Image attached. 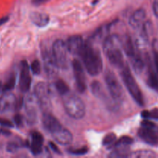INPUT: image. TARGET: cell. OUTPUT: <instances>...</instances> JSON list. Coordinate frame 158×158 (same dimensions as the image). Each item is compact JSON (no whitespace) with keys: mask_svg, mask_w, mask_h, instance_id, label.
Masks as SVG:
<instances>
[{"mask_svg":"<svg viewBox=\"0 0 158 158\" xmlns=\"http://www.w3.org/2000/svg\"><path fill=\"white\" fill-rule=\"evenodd\" d=\"M16 98L15 96L9 93H6L0 98V112H9L15 109Z\"/></svg>","mask_w":158,"mask_h":158,"instance_id":"d6986e66","label":"cell"},{"mask_svg":"<svg viewBox=\"0 0 158 158\" xmlns=\"http://www.w3.org/2000/svg\"><path fill=\"white\" fill-rule=\"evenodd\" d=\"M121 45L126 55L131 60L134 58L139 52V51L136 48L135 43H134V41H133V40L130 35H125L124 38L121 40Z\"/></svg>","mask_w":158,"mask_h":158,"instance_id":"ffe728a7","label":"cell"},{"mask_svg":"<svg viewBox=\"0 0 158 158\" xmlns=\"http://www.w3.org/2000/svg\"><path fill=\"white\" fill-rule=\"evenodd\" d=\"M147 61L148 63V78H147V83L148 86L154 89V91L158 94V74L157 72L154 71L151 66V63L149 60V57L148 56Z\"/></svg>","mask_w":158,"mask_h":158,"instance_id":"44dd1931","label":"cell"},{"mask_svg":"<svg viewBox=\"0 0 158 158\" xmlns=\"http://www.w3.org/2000/svg\"><path fill=\"white\" fill-rule=\"evenodd\" d=\"M35 97L40 103L41 109H44V112H49L48 109L51 106L50 89L46 83H37L34 92Z\"/></svg>","mask_w":158,"mask_h":158,"instance_id":"52a82bcc","label":"cell"},{"mask_svg":"<svg viewBox=\"0 0 158 158\" xmlns=\"http://www.w3.org/2000/svg\"><path fill=\"white\" fill-rule=\"evenodd\" d=\"M30 70L35 75H39L40 73V72H41V63L38 60H35L31 63Z\"/></svg>","mask_w":158,"mask_h":158,"instance_id":"d6a6232c","label":"cell"},{"mask_svg":"<svg viewBox=\"0 0 158 158\" xmlns=\"http://www.w3.org/2000/svg\"><path fill=\"white\" fill-rule=\"evenodd\" d=\"M117 140V136L114 133H109L106 134L103 139V145L106 147H111L114 145V143Z\"/></svg>","mask_w":158,"mask_h":158,"instance_id":"f1b7e54d","label":"cell"},{"mask_svg":"<svg viewBox=\"0 0 158 158\" xmlns=\"http://www.w3.org/2000/svg\"><path fill=\"white\" fill-rule=\"evenodd\" d=\"M88 152V148L86 147H83V148H76V149H69L68 150V153L73 155H77V156H80V155H84V154H87Z\"/></svg>","mask_w":158,"mask_h":158,"instance_id":"1f68e13d","label":"cell"},{"mask_svg":"<svg viewBox=\"0 0 158 158\" xmlns=\"http://www.w3.org/2000/svg\"><path fill=\"white\" fill-rule=\"evenodd\" d=\"M0 148H1V146H0Z\"/></svg>","mask_w":158,"mask_h":158,"instance_id":"ee69618b","label":"cell"},{"mask_svg":"<svg viewBox=\"0 0 158 158\" xmlns=\"http://www.w3.org/2000/svg\"><path fill=\"white\" fill-rule=\"evenodd\" d=\"M29 19L32 23L38 27H44L49 23V16L43 12H32L29 15Z\"/></svg>","mask_w":158,"mask_h":158,"instance_id":"7402d4cb","label":"cell"},{"mask_svg":"<svg viewBox=\"0 0 158 158\" xmlns=\"http://www.w3.org/2000/svg\"><path fill=\"white\" fill-rule=\"evenodd\" d=\"M25 110L30 122H35L38 116L39 110L41 109L40 103L35 97V94H29L24 100Z\"/></svg>","mask_w":158,"mask_h":158,"instance_id":"30bf717a","label":"cell"},{"mask_svg":"<svg viewBox=\"0 0 158 158\" xmlns=\"http://www.w3.org/2000/svg\"><path fill=\"white\" fill-rule=\"evenodd\" d=\"M68 51L66 43L62 40H56L52 47V53L58 68L66 69L68 67Z\"/></svg>","mask_w":158,"mask_h":158,"instance_id":"8992f818","label":"cell"},{"mask_svg":"<svg viewBox=\"0 0 158 158\" xmlns=\"http://www.w3.org/2000/svg\"><path fill=\"white\" fill-rule=\"evenodd\" d=\"M131 61L133 65V68L135 70V72L137 73H140L143 71V68H144L145 63L143 58L141 57V56L140 55V52H138L134 58L131 59Z\"/></svg>","mask_w":158,"mask_h":158,"instance_id":"cb8c5ba5","label":"cell"},{"mask_svg":"<svg viewBox=\"0 0 158 158\" xmlns=\"http://www.w3.org/2000/svg\"><path fill=\"white\" fill-rule=\"evenodd\" d=\"M120 46H122L121 39L117 35H109L103 41V50L109 62L115 67L122 69L125 64Z\"/></svg>","mask_w":158,"mask_h":158,"instance_id":"7a4b0ae2","label":"cell"},{"mask_svg":"<svg viewBox=\"0 0 158 158\" xmlns=\"http://www.w3.org/2000/svg\"><path fill=\"white\" fill-rule=\"evenodd\" d=\"M49 148H51V150H52V151H53L55 154H62L61 153V151L60 150V148H58V147L56 146V145L55 144V143H53V142L50 141L49 142Z\"/></svg>","mask_w":158,"mask_h":158,"instance_id":"8d00e7d4","label":"cell"},{"mask_svg":"<svg viewBox=\"0 0 158 158\" xmlns=\"http://www.w3.org/2000/svg\"><path fill=\"white\" fill-rule=\"evenodd\" d=\"M153 10H154V15L158 18V0H154L153 4Z\"/></svg>","mask_w":158,"mask_h":158,"instance_id":"f35d334b","label":"cell"},{"mask_svg":"<svg viewBox=\"0 0 158 158\" xmlns=\"http://www.w3.org/2000/svg\"><path fill=\"white\" fill-rule=\"evenodd\" d=\"M105 83L111 99L119 104L124 98V93L120 81L112 71H107L105 73Z\"/></svg>","mask_w":158,"mask_h":158,"instance_id":"5b68a950","label":"cell"},{"mask_svg":"<svg viewBox=\"0 0 158 158\" xmlns=\"http://www.w3.org/2000/svg\"><path fill=\"white\" fill-rule=\"evenodd\" d=\"M48 1H49V0H32V2L35 6H40V5H43L44 3L47 2Z\"/></svg>","mask_w":158,"mask_h":158,"instance_id":"ab89813d","label":"cell"},{"mask_svg":"<svg viewBox=\"0 0 158 158\" xmlns=\"http://www.w3.org/2000/svg\"><path fill=\"white\" fill-rule=\"evenodd\" d=\"M0 89H1V83H0Z\"/></svg>","mask_w":158,"mask_h":158,"instance_id":"7bdbcfd3","label":"cell"},{"mask_svg":"<svg viewBox=\"0 0 158 158\" xmlns=\"http://www.w3.org/2000/svg\"><path fill=\"white\" fill-rule=\"evenodd\" d=\"M2 133H3V134L6 136H9L11 134V133L9 132V131H4V130H2Z\"/></svg>","mask_w":158,"mask_h":158,"instance_id":"b9f144b4","label":"cell"},{"mask_svg":"<svg viewBox=\"0 0 158 158\" xmlns=\"http://www.w3.org/2000/svg\"><path fill=\"white\" fill-rule=\"evenodd\" d=\"M155 153L148 150H143V151H138L136 152L129 154L128 157H135V158H150L156 157Z\"/></svg>","mask_w":158,"mask_h":158,"instance_id":"4316f807","label":"cell"},{"mask_svg":"<svg viewBox=\"0 0 158 158\" xmlns=\"http://www.w3.org/2000/svg\"><path fill=\"white\" fill-rule=\"evenodd\" d=\"M129 146L114 147V151L111 152L109 157H126L129 156Z\"/></svg>","mask_w":158,"mask_h":158,"instance_id":"603a6c76","label":"cell"},{"mask_svg":"<svg viewBox=\"0 0 158 158\" xmlns=\"http://www.w3.org/2000/svg\"><path fill=\"white\" fill-rule=\"evenodd\" d=\"M141 127H142L154 129V128L156 127V124L154 123V122L150 121L149 119H144V120L141 122Z\"/></svg>","mask_w":158,"mask_h":158,"instance_id":"e575fe53","label":"cell"},{"mask_svg":"<svg viewBox=\"0 0 158 158\" xmlns=\"http://www.w3.org/2000/svg\"><path fill=\"white\" fill-rule=\"evenodd\" d=\"M152 49H153V54H154V64H155L157 73L158 74V40H154V41H153Z\"/></svg>","mask_w":158,"mask_h":158,"instance_id":"4dcf8cb0","label":"cell"},{"mask_svg":"<svg viewBox=\"0 0 158 158\" xmlns=\"http://www.w3.org/2000/svg\"><path fill=\"white\" fill-rule=\"evenodd\" d=\"M121 77L128 92L136 103L140 106H144V99L141 89L139 87L138 83L134 79L130 68L126 65L121 69Z\"/></svg>","mask_w":158,"mask_h":158,"instance_id":"277c9868","label":"cell"},{"mask_svg":"<svg viewBox=\"0 0 158 158\" xmlns=\"http://www.w3.org/2000/svg\"><path fill=\"white\" fill-rule=\"evenodd\" d=\"M19 148V144L17 142L10 141L6 145V151L9 153H15Z\"/></svg>","mask_w":158,"mask_h":158,"instance_id":"836d02e7","label":"cell"},{"mask_svg":"<svg viewBox=\"0 0 158 158\" xmlns=\"http://www.w3.org/2000/svg\"><path fill=\"white\" fill-rule=\"evenodd\" d=\"M16 83V77H15V74H11L7 79L6 82H5L4 85L2 86L3 92H9V91L12 90L14 89Z\"/></svg>","mask_w":158,"mask_h":158,"instance_id":"484cf974","label":"cell"},{"mask_svg":"<svg viewBox=\"0 0 158 158\" xmlns=\"http://www.w3.org/2000/svg\"><path fill=\"white\" fill-rule=\"evenodd\" d=\"M91 91H92V94L97 98L105 102V103L110 108H117V106H118V103L114 102L112 99L110 100L108 98V96L106 95V92L104 91L103 86H102V84L99 81L95 80V81H94L91 83Z\"/></svg>","mask_w":158,"mask_h":158,"instance_id":"7c38bea8","label":"cell"},{"mask_svg":"<svg viewBox=\"0 0 158 158\" xmlns=\"http://www.w3.org/2000/svg\"><path fill=\"white\" fill-rule=\"evenodd\" d=\"M41 52L43 66H44V69L46 71V75L49 77H53L56 76L59 68L56 63L55 60H54L52 50L43 47L41 49Z\"/></svg>","mask_w":158,"mask_h":158,"instance_id":"ba28073f","label":"cell"},{"mask_svg":"<svg viewBox=\"0 0 158 158\" xmlns=\"http://www.w3.org/2000/svg\"><path fill=\"white\" fill-rule=\"evenodd\" d=\"M72 64L74 77H75L76 86L79 92L83 94L86 90V80L84 69L81 63L78 60H74Z\"/></svg>","mask_w":158,"mask_h":158,"instance_id":"9c48e42d","label":"cell"},{"mask_svg":"<svg viewBox=\"0 0 158 158\" xmlns=\"http://www.w3.org/2000/svg\"><path fill=\"white\" fill-rule=\"evenodd\" d=\"M145 19H146V12L144 9H137L130 17V26L134 29H140L144 23Z\"/></svg>","mask_w":158,"mask_h":158,"instance_id":"e0dca14e","label":"cell"},{"mask_svg":"<svg viewBox=\"0 0 158 158\" xmlns=\"http://www.w3.org/2000/svg\"><path fill=\"white\" fill-rule=\"evenodd\" d=\"M32 83V78L30 75V67L27 61L23 60L21 63L19 76V88L23 93H26L29 90Z\"/></svg>","mask_w":158,"mask_h":158,"instance_id":"8fae6325","label":"cell"},{"mask_svg":"<svg viewBox=\"0 0 158 158\" xmlns=\"http://www.w3.org/2000/svg\"><path fill=\"white\" fill-rule=\"evenodd\" d=\"M14 122L18 127L21 126L23 124V117H22V116L20 114H16L14 117Z\"/></svg>","mask_w":158,"mask_h":158,"instance_id":"74e56055","label":"cell"},{"mask_svg":"<svg viewBox=\"0 0 158 158\" xmlns=\"http://www.w3.org/2000/svg\"><path fill=\"white\" fill-rule=\"evenodd\" d=\"M43 144V137L40 133L37 131H33L31 134V143L30 148L31 152L34 155H39L41 154Z\"/></svg>","mask_w":158,"mask_h":158,"instance_id":"ac0fdd59","label":"cell"},{"mask_svg":"<svg viewBox=\"0 0 158 158\" xmlns=\"http://www.w3.org/2000/svg\"><path fill=\"white\" fill-rule=\"evenodd\" d=\"M137 134L138 137L148 144L151 146L158 145V134L154 131V129L141 127L139 129Z\"/></svg>","mask_w":158,"mask_h":158,"instance_id":"9a60e30c","label":"cell"},{"mask_svg":"<svg viewBox=\"0 0 158 158\" xmlns=\"http://www.w3.org/2000/svg\"><path fill=\"white\" fill-rule=\"evenodd\" d=\"M9 19V16H4V17H2L1 19H0V26H2L3 24H5L6 23H7L8 20Z\"/></svg>","mask_w":158,"mask_h":158,"instance_id":"60d3db41","label":"cell"},{"mask_svg":"<svg viewBox=\"0 0 158 158\" xmlns=\"http://www.w3.org/2000/svg\"><path fill=\"white\" fill-rule=\"evenodd\" d=\"M0 125L2 127H4L7 128H12L13 127V123H12V121L9 120H6L4 118H0Z\"/></svg>","mask_w":158,"mask_h":158,"instance_id":"d590c367","label":"cell"},{"mask_svg":"<svg viewBox=\"0 0 158 158\" xmlns=\"http://www.w3.org/2000/svg\"><path fill=\"white\" fill-rule=\"evenodd\" d=\"M55 88L57 92H58V94L62 97H63V96L66 95V94L69 92V88L68 85L66 84L64 80H61V79L56 80Z\"/></svg>","mask_w":158,"mask_h":158,"instance_id":"d4e9b609","label":"cell"},{"mask_svg":"<svg viewBox=\"0 0 158 158\" xmlns=\"http://www.w3.org/2000/svg\"><path fill=\"white\" fill-rule=\"evenodd\" d=\"M63 102L65 110L69 117L75 120L83 118L86 114V107L80 97L69 92L63 97Z\"/></svg>","mask_w":158,"mask_h":158,"instance_id":"3957f363","label":"cell"},{"mask_svg":"<svg viewBox=\"0 0 158 158\" xmlns=\"http://www.w3.org/2000/svg\"><path fill=\"white\" fill-rule=\"evenodd\" d=\"M84 41L80 35L70 36L66 43L69 52L77 56H80L84 47Z\"/></svg>","mask_w":158,"mask_h":158,"instance_id":"5bb4252c","label":"cell"},{"mask_svg":"<svg viewBox=\"0 0 158 158\" xmlns=\"http://www.w3.org/2000/svg\"><path fill=\"white\" fill-rule=\"evenodd\" d=\"M42 121H43V125L45 129L50 133H52L62 126L60 121L49 112H44Z\"/></svg>","mask_w":158,"mask_h":158,"instance_id":"2e32d148","label":"cell"},{"mask_svg":"<svg viewBox=\"0 0 158 158\" xmlns=\"http://www.w3.org/2000/svg\"><path fill=\"white\" fill-rule=\"evenodd\" d=\"M133 143H134V139L132 137H128V136H123V137H120L119 140H117L112 147L114 148V147L120 146V145H122V146H130Z\"/></svg>","mask_w":158,"mask_h":158,"instance_id":"83f0119b","label":"cell"},{"mask_svg":"<svg viewBox=\"0 0 158 158\" xmlns=\"http://www.w3.org/2000/svg\"><path fill=\"white\" fill-rule=\"evenodd\" d=\"M141 116L144 119H153V120H158V108H154L151 111H142Z\"/></svg>","mask_w":158,"mask_h":158,"instance_id":"f546056e","label":"cell"},{"mask_svg":"<svg viewBox=\"0 0 158 158\" xmlns=\"http://www.w3.org/2000/svg\"><path fill=\"white\" fill-rule=\"evenodd\" d=\"M51 135L54 140L59 144L66 146L70 144L73 141V135L70 131L63 127V126L51 133Z\"/></svg>","mask_w":158,"mask_h":158,"instance_id":"4fadbf2b","label":"cell"},{"mask_svg":"<svg viewBox=\"0 0 158 158\" xmlns=\"http://www.w3.org/2000/svg\"><path fill=\"white\" fill-rule=\"evenodd\" d=\"M80 56L88 73L91 76H97L103 70V60L100 52L89 42L84 44Z\"/></svg>","mask_w":158,"mask_h":158,"instance_id":"6da1fadb","label":"cell"}]
</instances>
